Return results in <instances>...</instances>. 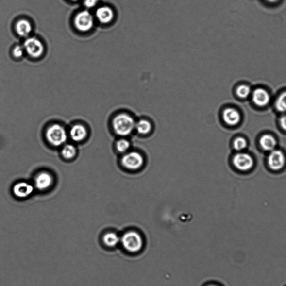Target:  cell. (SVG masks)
Here are the masks:
<instances>
[{"instance_id":"cell-1","label":"cell","mask_w":286,"mask_h":286,"mask_svg":"<svg viewBox=\"0 0 286 286\" xmlns=\"http://www.w3.org/2000/svg\"><path fill=\"white\" fill-rule=\"evenodd\" d=\"M135 119L131 115L121 113L115 117L113 120V128L118 135L124 136L131 134L135 127Z\"/></svg>"},{"instance_id":"cell-2","label":"cell","mask_w":286,"mask_h":286,"mask_svg":"<svg viewBox=\"0 0 286 286\" xmlns=\"http://www.w3.org/2000/svg\"><path fill=\"white\" fill-rule=\"evenodd\" d=\"M46 136L48 142L54 147L62 146L67 139L65 129L59 124L50 126L47 130Z\"/></svg>"},{"instance_id":"cell-3","label":"cell","mask_w":286,"mask_h":286,"mask_svg":"<svg viewBox=\"0 0 286 286\" xmlns=\"http://www.w3.org/2000/svg\"><path fill=\"white\" fill-rule=\"evenodd\" d=\"M121 242L125 250L131 252H139L143 247L142 237L135 232L126 233L122 237Z\"/></svg>"},{"instance_id":"cell-4","label":"cell","mask_w":286,"mask_h":286,"mask_svg":"<svg viewBox=\"0 0 286 286\" xmlns=\"http://www.w3.org/2000/svg\"><path fill=\"white\" fill-rule=\"evenodd\" d=\"M74 24L78 31L87 32L94 27V17L88 11H81L76 15Z\"/></svg>"},{"instance_id":"cell-5","label":"cell","mask_w":286,"mask_h":286,"mask_svg":"<svg viewBox=\"0 0 286 286\" xmlns=\"http://www.w3.org/2000/svg\"><path fill=\"white\" fill-rule=\"evenodd\" d=\"M23 47L26 53L33 58H38L44 53L43 44L35 37H28L26 38Z\"/></svg>"},{"instance_id":"cell-6","label":"cell","mask_w":286,"mask_h":286,"mask_svg":"<svg viewBox=\"0 0 286 286\" xmlns=\"http://www.w3.org/2000/svg\"><path fill=\"white\" fill-rule=\"evenodd\" d=\"M234 165L241 171H248L254 166L253 158L247 153H239L236 154L233 159Z\"/></svg>"},{"instance_id":"cell-7","label":"cell","mask_w":286,"mask_h":286,"mask_svg":"<svg viewBox=\"0 0 286 286\" xmlns=\"http://www.w3.org/2000/svg\"><path fill=\"white\" fill-rule=\"evenodd\" d=\"M144 159L142 155L133 151L125 154L122 159V165L129 169L136 170L143 165Z\"/></svg>"},{"instance_id":"cell-8","label":"cell","mask_w":286,"mask_h":286,"mask_svg":"<svg viewBox=\"0 0 286 286\" xmlns=\"http://www.w3.org/2000/svg\"><path fill=\"white\" fill-rule=\"evenodd\" d=\"M286 157L283 152L274 150L270 151L268 157V164L270 169L280 170L285 166Z\"/></svg>"},{"instance_id":"cell-9","label":"cell","mask_w":286,"mask_h":286,"mask_svg":"<svg viewBox=\"0 0 286 286\" xmlns=\"http://www.w3.org/2000/svg\"><path fill=\"white\" fill-rule=\"evenodd\" d=\"M96 17L100 23L109 24L115 18L114 10L110 7L103 6L99 7L96 12Z\"/></svg>"},{"instance_id":"cell-10","label":"cell","mask_w":286,"mask_h":286,"mask_svg":"<svg viewBox=\"0 0 286 286\" xmlns=\"http://www.w3.org/2000/svg\"><path fill=\"white\" fill-rule=\"evenodd\" d=\"M252 99L256 105L264 107L268 105L270 102V97L269 92L264 89H256L252 94Z\"/></svg>"},{"instance_id":"cell-11","label":"cell","mask_w":286,"mask_h":286,"mask_svg":"<svg viewBox=\"0 0 286 286\" xmlns=\"http://www.w3.org/2000/svg\"><path fill=\"white\" fill-rule=\"evenodd\" d=\"M53 183V178L50 173L42 172L35 179V185L39 190L44 191L49 188Z\"/></svg>"},{"instance_id":"cell-12","label":"cell","mask_w":286,"mask_h":286,"mask_svg":"<svg viewBox=\"0 0 286 286\" xmlns=\"http://www.w3.org/2000/svg\"><path fill=\"white\" fill-rule=\"evenodd\" d=\"M222 118L225 123L230 126L238 124L241 121V115L238 111L233 108H227L222 113Z\"/></svg>"},{"instance_id":"cell-13","label":"cell","mask_w":286,"mask_h":286,"mask_svg":"<svg viewBox=\"0 0 286 286\" xmlns=\"http://www.w3.org/2000/svg\"><path fill=\"white\" fill-rule=\"evenodd\" d=\"M33 191H34V188L33 185L25 182L17 183L13 188L14 195L18 198H27L32 194Z\"/></svg>"},{"instance_id":"cell-14","label":"cell","mask_w":286,"mask_h":286,"mask_svg":"<svg viewBox=\"0 0 286 286\" xmlns=\"http://www.w3.org/2000/svg\"><path fill=\"white\" fill-rule=\"evenodd\" d=\"M16 30L18 35L23 38H28L32 32L33 27L28 20L21 19L17 21Z\"/></svg>"},{"instance_id":"cell-15","label":"cell","mask_w":286,"mask_h":286,"mask_svg":"<svg viewBox=\"0 0 286 286\" xmlns=\"http://www.w3.org/2000/svg\"><path fill=\"white\" fill-rule=\"evenodd\" d=\"M70 135L75 142H81L86 138L87 135V129L81 124L75 125L70 129Z\"/></svg>"},{"instance_id":"cell-16","label":"cell","mask_w":286,"mask_h":286,"mask_svg":"<svg viewBox=\"0 0 286 286\" xmlns=\"http://www.w3.org/2000/svg\"><path fill=\"white\" fill-rule=\"evenodd\" d=\"M260 145L263 150L266 151H272L275 150L277 146V141L274 137L269 135H264L260 139Z\"/></svg>"},{"instance_id":"cell-17","label":"cell","mask_w":286,"mask_h":286,"mask_svg":"<svg viewBox=\"0 0 286 286\" xmlns=\"http://www.w3.org/2000/svg\"><path fill=\"white\" fill-rule=\"evenodd\" d=\"M137 131L142 135L149 133L151 129V125L149 121L146 120H140L135 124Z\"/></svg>"},{"instance_id":"cell-18","label":"cell","mask_w":286,"mask_h":286,"mask_svg":"<svg viewBox=\"0 0 286 286\" xmlns=\"http://www.w3.org/2000/svg\"><path fill=\"white\" fill-rule=\"evenodd\" d=\"M103 241L106 246L110 247H114L116 246L118 242H119L120 239L116 234L109 233L106 234V235L104 236Z\"/></svg>"},{"instance_id":"cell-19","label":"cell","mask_w":286,"mask_h":286,"mask_svg":"<svg viewBox=\"0 0 286 286\" xmlns=\"http://www.w3.org/2000/svg\"><path fill=\"white\" fill-rule=\"evenodd\" d=\"M63 157L67 159H71L75 157L76 154V149L71 144L66 145L62 151Z\"/></svg>"},{"instance_id":"cell-20","label":"cell","mask_w":286,"mask_h":286,"mask_svg":"<svg viewBox=\"0 0 286 286\" xmlns=\"http://www.w3.org/2000/svg\"><path fill=\"white\" fill-rule=\"evenodd\" d=\"M276 109L281 113H286V91L278 98L275 103Z\"/></svg>"},{"instance_id":"cell-21","label":"cell","mask_w":286,"mask_h":286,"mask_svg":"<svg viewBox=\"0 0 286 286\" xmlns=\"http://www.w3.org/2000/svg\"><path fill=\"white\" fill-rule=\"evenodd\" d=\"M251 93V89L247 85H241L237 88L236 91L237 96L241 99L247 98L250 95Z\"/></svg>"},{"instance_id":"cell-22","label":"cell","mask_w":286,"mask_h":286,"mask_svg":"<svg viewBox=\"0 0 286 286\" xmlns=\"http://www.w3.org/2000/svg\"><path fill=\"white\" fill-rule=\"evenodd\" d=\"M234 148L237 151H242L247 147V140L242 137H237L233 143Z\"/></svg>"},{"instance_id":"cell-23","label":"cell","mask_w":286,"mask_h":286,"mask_svg":"<svg viewBox=\"0 0 286 286\" xmlns=\"http://www.w3.org/2000/svg\"><path fill=\"white\" fill-rule=\"evenodd\" d=\"M131 146L129 141L125 139H121L118 140L117 144V150L120 153H125L127 151Z\"/></svg>"},{"instance_id":"cell-24","label":"cell","mask_w":286,"mask_h":286,"mask_svg":"<svg viewBox=\"0 0 286 286\" xmlns=\"http://www.w3.org/2000/svg\"><path fill=\"white\" fill-rule=\"evenodd\" d=\"M25 52L23 46L17 45L13 48V54L15 58L18 59L23 57Z\"/></svg>"},{"instance_id":"cell-25","label":"cell","mask_w":286,"mask_h":286,"mask_svg":"<svg viewBox=\"0 0 286 286\" xmlns=\"http://www.w3.org/2000/svg\"><path fill=\"white\" fill-rule=\"evenodd\" d=\"M98 3V0H84V5L87 9L94 8Z\"/></svg>"},{"instance_id":"cell-26","label":"cell","mask_w":286,"mask_h":286,"mask_svg":"<svg viewBox=\"0 0 286 286\" xmlns=\"http://www.w3.org/2000/svg\"><path fill=\"white\" fill-rule=\"evenodd\" d=\"M280 122L281 128L286 132V115H284L281 117Z\"/></svg>"},{"instance_id":"cell-27","label":"cell","mask_w":286,"mask_h":286,"mask_svg":"<svg viewBox=\"0 0 286 286\" xmlns=\"http://www.w3.org/2000/svg\"><path fill=\"white\" fill-rule=\"evenodd\" d=\"M266 1H268L269 2L274 3L278 1V0H266Z\"/></svg>"},{"instance_id":"cell-28","label":"cell","mask_w":286,"mask_h":286,"mask_svg":"<svg viewBox=\"0 0 286 286\" xmlns=\"http://www.w3.org/2000/svg\"><path fill=\"white\" fill-rule=\"evenodd\" d=\"M218 286V285H209V286Z\"/></svg>"},{"instance_id":"cell-29","label":"cell","mask_w":286,"mask_h":286,"mask_svg":"<svg viewBox=\"0 0 286 286\" xmlns=\"http://www.w3.org/2000/svg\"><path fill=\"white\" fill-rule=\"evenodd\" d=\"M70 1H79V0H70Z\"/></svg>"},{"instance_id":"cell-30","label":"cell","mask_w":286,"mask_h":286,"mask_svg":"<svg viewBox=\"0 0 286 286\" xmlns=\"http://www.w3.org/2000/svg\"><path fill=\"white\" fill-rule=\"evenodd\" d=\"M284 286H286V285H285Z\"/></svg>"}]
</instances>
